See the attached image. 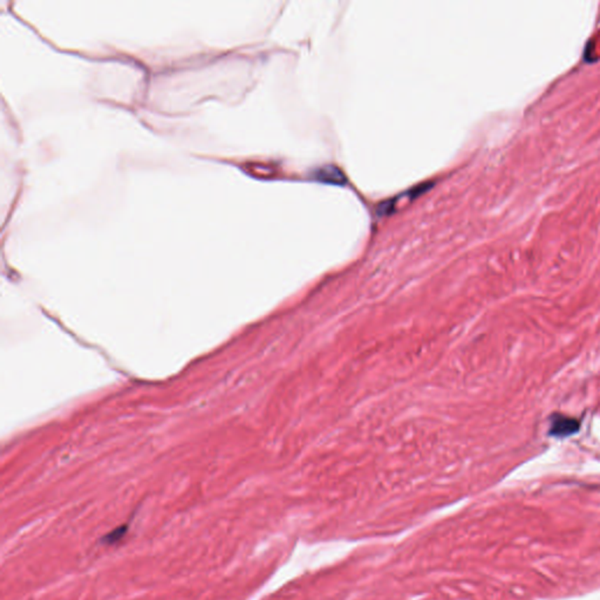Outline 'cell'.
I'll list each match as a JSON object with an SVG mask.
<instances>
[{
    "instance_id": "6da1fadb",
    "label": "cell",
    "mask_w": 600,
    "mask_h": 600,
    "mask_svg": "<svg viewBox=\"0 0 600 600\" xmlns=\"http://www.w3.org/2000/svg\"><path fill=\"white\" fill-rule=\"evenodd\" d=\"M313 180L318 181L320 183L331 184V186H339L342 187L347 183V176L340 168L335 166L320 167L314 170Z\"/></svg>"
},
{
    "instance_id": "7a4b0ae2",
    "label": "cell",
    "mask_w": 600,
    "mask_h": 600,
    "mask_svg": "<svg viewBox=\"0 0 600 600\" xmlns=\"http://www.w3.org/2000/svg\"><path fill=\"white\" fill-rule=\"evenodd\" d=\"M579 424L577 421L566 417H554L551 424V434L554 436H568L578 431Z\"/></svg>"
},
{
    "instance_id": "3957f363",
    "label": "cell",
    "mask_w": 600,
    "mask_h": 600,
    "mask_svg": "<svg viewBox=\"0 0 600 600\" xmlns=\"http://www.w3.org/2000/svg\"><path fill=\"white\" fill-rule=\"evenodd\" d=\"M128 529H130L128 524L120 525L118 528L114 529L113 531L108 532L107 535L101 539V542L104 543V545H116V544L121 542L126 537Z\"/></svg>"
}]
</instances>
